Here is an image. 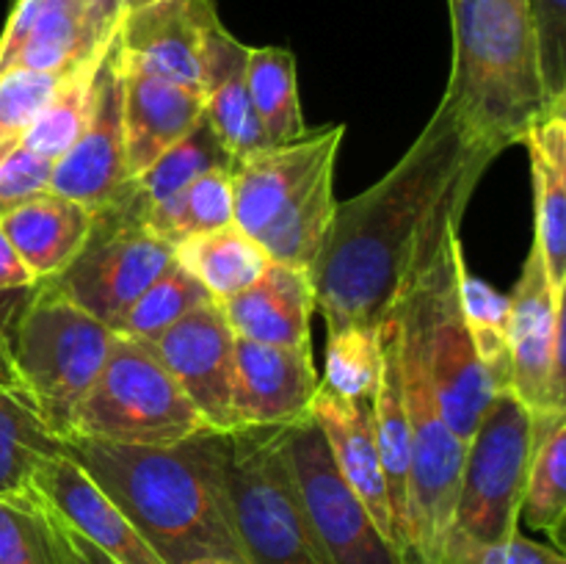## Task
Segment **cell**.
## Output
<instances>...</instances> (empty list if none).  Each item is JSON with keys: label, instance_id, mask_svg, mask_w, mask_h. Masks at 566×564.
<instances>
[{"label": "cell", "instance_id": "obj_23", "mask_svg": "<svg viewBox=\"0 0 566 564\" xmlns=\"http://www.w3.org/2000/svg\"><path fill=\"white\" fill-rule=\"evenodd\" d=\"M381 374L374 396L376 412V442H379L381 470L390 498L392 525H396V551L401 564L409 562V424L403 407L401 357H398V321L387 315L379 326Z\"/></svg>", "mask_w": 566, "mask_h": 564}, {"label": "cell", "instance_id": "obj_34", "mask_svg": "<svg viewBox=\"0 0 566 564\" xmlns=\"http://www.w3.org/2000/svg\"><path fill=\"white\" fill-rule=\"evenodd\" d=\"M459 293L464 321L475 343L492 390H512V354H509V296L497 293L484 280L470 274L468 263H459Z\"/></svg>", "mask_w": 566, "mask_h": 564}, {"label": "cell", "instance_id": "obj_27", "mask_svg": "<svg viewBox=\"0 0 566 564\" xmlns=\"http://www.w3.org/2000/svg\"><path fill=\"white\" fill-rule=\"evenodd\" d=\"M520 520L545 531L553 545L564 547L566 520V409L551 407L531 420V462Z\"/></svg>", "mask_w": 566, "mask_h": 564}, {"label": "cell", "instance_id": "obj_24", "mask_svg": "<svg viewBox=\"0 0 566 564\" xmlns=\"http://www.w3.org/2000/svg\"><path fill=\"white\" fill-rule=\"evenodd\" d=\"M534 177L536 241L553 296L566 293V108L542 116L525 133Z\"/></svg>", "mask_w": 566, "mask_h": 564}, {"label": "cell", "instance_id": "obj_5", "mask_svg": "<svg viewBox=\"0 0 566 564\" xmlns=\"http://www.w3.org/2000/svg\"><path fill=\"white\" fill-rule=\"evenodd\" d=\"M116 332L36 282L11 324V352L20 387L44 424L70 437L77 404L103 370Z\"/></svg>", "mask_w": 566, "mask_h": 564}, {"label": "cell", "instance_id": "obj_29", "mask_svg": "<svg viewBox=\"0 0 566 564\" xmlns=\"http://www.w3.org/2000/svg\"><path fill=\"white\" fill-rule=\"evenodd\" d=\"M335 164L324 166L258 236L271 263L313 271L335 221Z\"/></svg>", "mask_w": 566, "mask_h": 564}, {"label": "cell", "instance_id": "obj_13", "mask_svg": "<svg viewBox=\"0 0 566 564\" xmlns=\"http://www.w3.org/2000/svg\"><path fill=\"white\" fill-rule=\"evenodd\" d=\"M221 28L216 0H153L122 14L116 55L125 66L205 92L210 48Z\"/></svg>", "mask_w": 566, "mask_h": 564}, {"label": "cell", "instance_id": "obj_18", "mask_svg": "<svg viewBox=\"0 0 566 564\" xmlns=\"http://www.w3.org/2000/svg\"><path fill=\"white\" fill-rule=\"evenodd\" d=\"M116 64L122 81L125 158L133 180L193 130V125L205 116V92L136 66H125L119 55Z\"/></svg>", "mask_w": 566, "mask_h": 564}, {"label": "cell", "instance_id": "obj_17", "mask_svg": "<svg viewBox=\"0 0 566 564\" xmlns=\"http://www.w3.org/2000/svg\"><path fill=\"white\" fill-rule=\"evenodd\" d=\"M374 396L376 393L348 398L318 385L310 415L329 446L335 468L340 470L354 495L365 503L381 534L396 547V525H392L390 498H387V481L381 470L379 442H376Z\"/></svg>", "mask_w": 566, "mask_h": 564}, {"label": "cell", "instance_id": "obj_33", "mask_svg": "<svg viewBox=\"0 0 566 564\" xmlns=\"http://www.w3.org/2000/svg\"><path fill=\"white\" fill-rule=\"evenodd\" d=\"M0 564H70L59 518L33 487L0 495Z\"/></svg>", "mask_w": 566, "mask_h": 564}, {"label": "cell", "instance_id": "obj_37", "mask_svg": "<svg viewBox=\"0 0 566 564\" xmlns=\"http://www.w3.org/2000/svg\"><path fill=\"white\" fill-rule=\"evenodd\" d=\"M381 374L379 330H348L332 332L326 341V368L321 387L337 396H370L376 393Z\"/></svg>", "mask_w": 566, "mask_h": 564}, {"label": "cell", "instance_id": "obj_46", "mask_svg": "<svg viewBox=\"0 0 566 564\" xmlns=\"http://www.w3.org/2000/svg\"><path fill=\"white\" fill-rule=\"evenodd\" d=\"M33 288H25V291H3L0 293V324H6L11 330L14 318L20 315L22 304L28 302Z\"/></svg>", "mask_w": 566, "mask_h": 564}, {"label": "cell", "instance_id": "obj_8", "mask_svg": "<svg viewBox=\"0 0 566 564\" xmlns=\"http://www.w3.org/2000/svg\"><path fill=\"white\" fill-rule=\"evenodd\" d=\"M531 420L534 412L512 390H497L490 398L464 448L451 542L492 545L520 534Z\"/></svg>", "mask_w": 566, "mask_h": 564}, {"label": "cell", "instance_id": "obj_16", "mask_svg": "<svg viewBox=\"0 0 566 564\" xmlns=\"http://www.w3.org/2000/svg\"><path fill=\"white\" fill-rule=\"evenodd\" d=\"M318 385L321 376L310 348L235 337L238 429L293 426L310 418Z\"/></svg>", "mask_w": 566, "mask_h": 564}, {"label": "cell", "instance_id": "obj_1", "mask_svg": "<svg viewBox=\"0 0 566 564\" xmlns=\"http://www.w3.org/2000/svg\"><path fill=\"white\" fill-rule=\"evenodd\" d=\"M486 144L464 130L446 97L412 147L385 177L357 197L337 202L315 269V313L326 332L348 326L379 330L403 288L464 208L486 166Z\"/></svg>", "mask_w": 566, "mask_h": 564}, {"label": "cell", "instance_id": "obj_31", "mask_svg": "<svg viewBox=\"0 0 566 564\" xmlns=\"http://www.w3.org/2000/svg\"><path fill=\"white\" fill-rule=\"evenodd\" d=\"M61 440L25 393L0 390V495L31 490L42 464L61 453Z\"/></svg>", "mask_w": 566, "mask_h": 564}, {"label": "cell", "instance_id": "obj_22", "mask_svg": "<svg viewBox=\"0 0 566 564\" xmlns=\"http://www.w3.org/2000/svg\"><path fill=\"white\" fill-rule=\"evenodd\" d=\"M0 227L36 282H48L83 252L94 232V210L48 191L0 216Z\"/></svg>", "mask_w": 566, "mask_h": 564}, {"label": "cell", "instance_id": "obj_39", "mask_svg": "<svg viewBox=\"0 0 566 564\" xmlns=\"http://www.w3.org/2000/svg\"><path fill=\"white\" fill-rule=\"evenodd\" d=\"M525 9L547 94L553 103H566V0H525Z\"/></svg>", "mask_w": 566, "mask_h": 564}, {"label": "cell", "instance_id": "obj_3", "mask_svg": "<svg viewBox=\"0 0 566 564\" xmlns=\"http://www.w3.org/2000/svg\"><path fill=\"white\" fill-rule=\"evenodd\" d=\"M453 64L442 97L495 155L523 144L553 103L542 81L528 9L514 0H451Z\"/></svg>", "mask_w": 566, "mask_h": 564}, {"label": "cell", "instance_id": "obj_38", "mask_svg": "<svg viewBox=\"0 0 566 564\" xmlns=\"http://www.w3.org/2000/svg\"><path fill=\"white\" fill-rule=\"evenodd\" d=\"M75 70V66H72ZM66 72L14 70L0 75V160L22 147L33 122L42 116L53 94L64 83Z\"/></svg>", "mask_w": 566, "mask_h": 564}, {"label": "cell", "instance_id": "obj_9", "mask_svg": "<svg viewBox=\"0 0 566 564\" xmlns=\"http://www.w3.org/2000/svg\"><path fill=\"white\" fill-rule=\"evenodd\" d=\"M293 481L329 564H401L396 547L335 468L313 415L285 426Z\"/></svg>", "mask_w": 566, "mask_h": 564}, {"label": "cell", "instance_id": "obj_12", "mask_svg": "<svg viewBox=\"0 0 566 564\" xmlns=\"http://www.w3.org/2000/svg\"><path fill=\"white\" fill-rule=\"evenodd\" d=\"M177 382L213 431H238L235 332L216 299L182 315L175 326L144 343Z\"/></svg>", "mask_w": 566, "mask_h": 564}, {"label": "cell", "instance_id": "obj_50", "mask_svg": "<svg viewBox=\"0 0 566 564\" xmlns=\"http://www.w3.org/2000/svg\"><path fill=\"white\" fill-rule=\"evenodd\" d=\"M11 3H14V0H11Z\"/></svg>", "mask_w": 566, "mask_h": 564}, {"label": "cell", "instance_id": "obj_25", "mask_svg": "<svg viewBox=\"0 0 566 564\" xmlns=\"http://www.w3.org/2000/svg\"><path fill=\"white\" fill-rule=\"evenodd\" d=\"M210 169H235V164L221 147L208 116H202L188 136H182L175 147L166 149L142 175L127 182L119 202L111 205L103 213H94V227H142L144 213L153 205L164 202L166 197H171Z\"/></svg>", "mask_w": 566, "mask_h": 564}, {"label": "cell", "instance_id": "obj_35", "mask_svg": "<svg viewBox=\"0 0 566 564\" xmlns=\"http://www.w3.org/2000/svg\"><path fill=\"white\" fill-rule=\"evenodd\" d=\"M103 53L92 55V59L81 61L70 75L64 77V83L59 86V92L53 94V100L48 103V108L42 111L33 127L28 130L22 147L31 149V153L44 155L50 160H59L66 149L75 144V138L81 136L83 127H86L88 116L94 108V75H97V66L103 61Z\"/></svg>", "mask_w": 566, "mask_h": 564}, {"label": "cell", "instance_id": "obj_45", "mask_svg": "<svg viewBox=\"0 0 566 564\" xmlns=\"http://www.w3.org/2000/svg\"><path fill=\"white\" fill-rule=\"evenodd\" d=\"M0 390H22L11 352V330L6 324H0Z\"/></svg>", "mask_w": 566, "mask_h": 564}, {"label": "cell", "instance_id": "obj_4", "mask_svg": "<svg viewBox=\"0 0 566 564\" xmlns=\"http://www.w3.org/2000/svg\"><path fill=\"white\" fill-rule=\"evenodd\" d=\"M459 227L462 224L448 227L392 310H398L418 332L442 418L459 440L468 442L495 390L464 321L459 293V263L464 252Z\"/></svg>", "mask_w": 566, "mask_h": 564}, {"label": "cell", "instance_id": "obj_36", "mask_svg": "<svg viewBox=\"0 0 566 564\" xmlns=\"http://www.w3.org/2000/svg\"><path fill=\"white\" fill-rule=\"evenodd\" d=\"M210 293L188 274L182 265L171 263L130 307L116 321L114 332L127 341L149 343L175 326L182 315L197 310L199 304L210 302Z\"/></svg>", "mask_w": 566, "mask_h": 564}, {"label": "cell", "instance_id": "obj_6", "mask_svg": "<svg viewBox=\"0 0 566 564\" xmlns=\"http://www.w3.org/2000/svg\"><path fill=\"white\" fill-rule=\"evenodd\" d=\"M232 525L249 564H329L293 481L285 426L221 435Z\"/></svg>", "mask_w": 566, "mask_h": 564}, {"label": "cell", "instance_id": "obj_28", "mask_svg": "<svg viewBox=\"0 0 566 564\" xmlns=\"http://www.w3.org/2000/svg\"><path fill=\"white\" fill-rule=\"evenodd\" d=\"M171 249L175 263L182 265L216 302L247 291L271 265L265 249L235 221L219 230L197 232Z\"/></svg>", "mask_w": 566, "mask_h": 564}, {"label": "cell", "instance_id": "obj_43", "mask_svg": "<svg viewBox=\"0 0 566 564\" xmlns=\"http://www.w3.org/2000/svg\"><path fill=\"white\" fill-rule=\"evenodd\" d=\"M36 285V276L28 271V265L22 263L17 249L11 247V241L6 238L3 227H0V293L3 291H25V288Z\"/></svg>", "mask_w": 566, "mask_h": 564}, {"label": "cell", "instance_id": "obj_41", "mask_svg": "<svg viewBox=\"0 0 566 564\" xmlns=\"http://www.w3.org/2000/svg\"><path fill=\"white\" fill-rule=\"evenodd\" d=\"M53 166L55 160L25 147H17L14 153L6 155L0 160V216L9 213L11 208H20L28 199H36L39 194H48Z\"/></svg>", "mask_w": 566, "mask_h": 564}, {"label": "cell", "instance_id": "obj_48", "mask_svg": "<svg viewBox=\"0 0 566 564\" xmlns=\"http://www.w3.org/2000/svg\"><path fill=\"white\" fill-rule=\"evenodd\" d=\"M193 564H241V562H227V558H205V562H193Z\"/></svg>", "mask_w": 566, "mask_h": 564}, {"label": "cell", "instance_id": "obj_49", "mask_svg": "<svg viewBox=\"0 0 566 564\" xmlns=\"http://www.w3.org/2000/svg\"><path fill=\"white\" fill-rule=\"evenodd\" d=\"M514 3H520V6H525V0H514Z\"/></svg>", "mask_w": 566, "mask_h": 564}, {"label": "cell", "instance_id": "obj_47", "mask_svg": "<svg viewBox=\"0 0 566 564\" xmlns=\"http://www.w3.org/2000/svg\"><path fill=\"white\" fill-rule=\"evenodd\" d=\"M147 3H153V0H127V3H125V11L138 9V6H147Z\"/></svg>", "mask_w": 566, "mask_h": 564}, {"label": "cell", "instance_id": "obj_30", "mask_svg": "<svg viewBox=\"0 0 566 564\" xmlns=\"http://www.w3.org/2000/svg\"><path fill=\"white\" fill-rule=\"evenodd\" d=\"M247 88L271 147L307 136L296 83V55L285 48H249Z\"/></svg>", "mask_w": 566, "mask_h": 564}, {"label": "cell", "instance_id": "obj_19", "mask_svg": "<svg viewBox=\"0 0 566 564\" xmlns=\"http://www.w3.org/2000/svg\"><path fill=\"white\" fill-rule=\"evenodd\" d=\"M33 490L50 503L55 514L94 547L119 564H164L158 553L133 529L122 509L99 490L92 476L72 462L64 451L50 457L33 476Z\"/></svg>", "mask_w": 566, "mask_h": 564}, {"label": "cell", "instance_id": "obj_20", "mask_svg": "<svg viewBox=\"0 0 566 564\" xmlns=\"http://www.w3.org/2000/svg\"><path fill=\"white\" fill-rule=\"evenodd\" d=\"M92 55L97 53L86 44V0L11 3L0 33V75L14 70L66 72Z\"/></svg>", "mask_w": 566, "mask_h": 564}, {"label": "cell", "instance_id": "obj_2", "mask_svg": "<svg viewBox=\"0 0 566 564\" xmlns=\"http://www.w3.org/2000/svg\"><path fill=\"white\" fill-rule=\"evenodd\" d=\"M61 451L92 476L164 564H249L227 501L221 431H202L175 446H122L70 435Z\"/></svg>", "mask_w": 566, "mask_h": 564}, {"label": "cell", "instance_id": "obj_7", "mask_svg": "<svg viewBox=\"0 0 566 564\" xmlns=\"http://www.w3.org/2000/svg\"><path fill=\"white\" fill-rule=\"evenodd\" d=\"M213 431L144 343L116 335L103 370L77 404L70 435L122 446H175Z\"/></svg>", "mask_w": 566, "mask_h": 564}, {"label": "cell", "instance_id": "obj_14", "mask_svg": "<svg viewBox=\"0 0 566 564\" xmlns=\"http://www.w3.org/2000/svg\"><path fill=\"white\" fill-rule=\"evenodd\" d=\"M130 182L122 130V81L114 39L105 48L94 75V108L86 127L70 149L55 160L50 191L103 213L116 205Z\"/></svg>", "mask_w": 566, "mask_h": 564}, {"label": "cell", "instance_id": "obj_11", "mask_svg": "<svg viewBox=\"0 0 566 564\" xmlns=\"http://www.w3.org/2000/svg\"><path fill=\"white\" fill-rule=\"evenodd\" d=\"M564 296H553L539 249L531 247L509 293L512 393L531 409H566Z\"/></svg>", "mask_w": 566, "mask_h": 564}, {"label": "cell", "instance_id": "obj_26", "mask_svg": "<svg viewBox=\"0 0 566 564\" xmlns=\"http://www.w3.org/2000/svg\"><path fill=\"white\" fill-rule=\"evenodd\" d=\"M247 55V44L221 28L210 48L205 77V116L235 166L271 147L249 100Z\"/></svg>", "mask_w": 566, "mask_h": 564}, {"label": "cell", "instance_id": "obj_32", "mask_svg": "<svg viewBox=\"0 0 566 564\" xmlns=\"http://www.w3.org/2000/svg\"><path fill=\"white\" fill-rule=\"evenodd\" d=\"M227 224H232V169L205 171L164 202L153 205L142 219L144 230L169 247Z\"/></svg>", "mask_w": 566, "mask_h": 564}, {"label": "cell", "instance_id": "obj_44", "mask_svg": "<svg viewBox=\"0 0 566 564\" xmlns=\"http://www.w3.org/2000/svg\"><path fill=\"white\" fill-rule=\"evenodd\" d=\"M55 518H59V514H55ZM59 529H61V540H64V547H66V562L70 564H119L114 562L108 553L94 547L86 536L77 534V531L72 529L70 523H64L61 518H59Z\"/></svg>", "mask_w": 566, "mask_h": 564}, {"label": "cell", "instance_id": "obj_42", "mask_svg": "<svg viewBox=\"0 0 566 564\" xmlns=\"http://www.w3.org/2000/svg\"><path fill=\"white\" fill-rule=\"evenodd\" d=\"M127 0H86V44L92 53L108 48L125 14Z\"/></svg>", "mask_w": 566, "mask_h": 564}, {"label": "cell", "instance_id": "obj_15", "mask_svg": "<svg viewBox=\"0 0 566 564\" xmlns=\"http://www.w3.org/2000/svg\"><path fill=\"white\" fill-rule=\"evenodd\" d=\"M346 138V125H329L318 133L280 147H269L232 169V221L258 241L260 232L282 208L332 166Z\"/></svg>", "mask_w": 566, "mask_h": 564}, {"label": "cell", "instance_id": "obj_21", "mask_svg": "<svg viewBox=\"0 0 566 564\" xmlns=\"http://www.w3.org/2000/svg\"><path fill=\"white\" fill-rule=\"evenodd\" d=\"M219 304L235 337L271 346L310 348L315 291L307 271L271 263L254 285Z\"/></svg>", "mask_w": 566, "mask_h": 564}, {"label": "cell", "instance_id": "obj_40", "mask_svg": "<svg viewBox=\"0 0 566 564\" xmlns=\"http://www.w3.org/2000/svg\"><path fill=\"white\" fill-rule=\"evenodd\" d=\"M446 564H566V558L558 547L514 534L512 540L492 545L453 540L448 545Z\"/></svg>", "mask_w": 566, "mask_h": 564}, {"label": "cell", "instance_id": "obj_10", "mask_svg": "<svg viewBox=\"0 0 566 564\" xmlns=\"http://www.w3.org/2000/svg\"><path fill=\"white\" fill-rule=\"evenodd\" d=\"M171 263L175 249L144 227H94L83 252L48 282L75 307L114 330L125 310Z\"/></svg>", "mask_w": 566, "mask_h": 564}]
</instances>
